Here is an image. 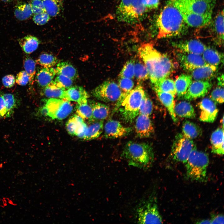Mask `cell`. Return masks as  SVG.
<instances>
[{
    "instance_id": "6da1fadb",
    "label": "cell",
    "mask_w": 224,
    "mask_h": 224,
    "mask_svg": "<svg viewBox=\"0 0 224 224\" xmlns=\"http://www.w3.org/2000/svg\"><path fill=\"white\" fill-rule=\"evenodd\" d=\"M159 39L177 36L186 32L181 0H168L157 20Z\"/></svg>"
},
{
    "instance_id": "7a4b0ae2",
    "label": "cell",
    "mask_w": 224,
    "mask_h": 224,
    "mask_svg": "<svg viewBox=\"0 0 224 224\" xmlns=\"http://www.w3.org/2000/svg\"><path fill=\"white\" fill-rule=\"evenodd\" d=\"M138 53L147 69L152 86L167 78L174 70L175 64L172 60L167 55L157 51L152 44L141 45Z\"/></svg>"
},
{
    "instance_id": "3957f363",
    "label": "cell",
    "mask_w": 224,
    "mask_h": 224,
    "mask_svg": "<svg viewBox=\"0 0 224 224\" xmlns=\"http://www.w3.org/2000/svg\"><path fill=\"white\" fill-rule=\"evenodd\" d=\"M216 0H181L184 21L188 26L202 27L212 19Z\"/></svg>"
},
{
    "instance_id": "277c9868",
    "label": "cell",
    "mask_w": 224,
    "mask_h": 224,
    "mask_svg": "<svg viewBox=\"0 0 224 224\" xmlns=\"http://www.w3.org/2000/svg\"><path fill=\"white\" fill-rule=\"evenodd\" d=\"M122 156L129 166L143 169L151 167L154 159L153 149L150 145L130 141L125 145Z\"/></svg>"
},
{
    "instance_id": "5b68a950",
    "label": "cell",
    "mask_w": 224,
    "mask_h": 224,
    "mask_svg": "<svg viewBox=\"0 0 224 224\" xmlns=\"http://www.w3.org/2000/svg\"><path fill=\"white\" fill-rule=\"evenodd\" d=\"M209 163V159L207 154L198 150L195 147L185 163L187 178L199 182L205 181Z\"/></svg>"
},
{
    "instance_id": "8992f818",
    "label": "cell",
    "mask_w": 224,
    "mask_h": 224,
    "mask_svg": "<svg viewBox=\"0 0 224 224\" xmlns=\"http://www.w3.org/2000/svg\"><path fill=\"white\" fill-rule=\"evenodd\" d=\"M147 11L142 4V0H122L116 14L119 21L134 24L142 20Z\"/></svg>"
},
{
    "instance_id": "52a82bcc",
    "label": "cell",
    "mask_w": 224,
    "mask_h": 224,
    "mask_svg": "<svg viewBox=\"0 0 224 224\" xmlns=\"http://www.w3.org/2000/svg\"><path fill=\"white\" fill-rule=\"evenodd\" d=\"M146 93L143 87L138 85L132 89L125 97L119 107L123 119L127 123H132L139 113L140 106Z\"/></svg>"
},
{
    "instance_id": "ba28073f",
    "label": "cell",
    "mask_w": 224,
    "mask_h": 224,
    "mask_svg": "<svg viewBox=\"0 0 224 224\" xmlns=\"http://www.w3.org/2000/svg\"><path fill=\"white\" fill-rule=\"evenodd\" d=\"M156 197L152 194L139 204L136 210L137 223L140 224H161L162 219L157 203Z\"/></svg>"
},
{
    "instance_id": "9c48e42d",
    "label": "cell",
    "mask_w": 224,
    "mask_h": 224,
    "mask_svg": "<svg viewBox=\"0 0 224 224\" xmlns=\"http://www.w3.org/2000/svg\"><path fill=\"white\" fill-rule=\"evenodd\" d=\"M93 96L103 101L117 102V109L120 107L126 95L121 91L118 85L112 81H106L92 90Z\"/></svg>"
},
{
    "instance_id": "30bf717a",
    "label": "cell",
    "mask_w": 224,
    "mask_h": 224,
    "mask_svg": "<svg viewBox=\"0 0 224 224\" xmlns=\"http://www.w3.org/2000/svg\"><path fill=\"white\" fill-rule=\"evenodd\" d=\"M196 147L193 141L182 133L175 136L170 152L172 159L176 161L185 163L193 149Z\"/></svg>"
},
{
    "instance_id": "8fae6325",
    "label": "cell",
    "mask_w": 224,
    "mask_h": 224,
    "mask_svg": "<svg viewBox=\"0 0 224 224\" xmlns=\"http://www.w3.org/2000/svg\"><path fill=\"white\" fill-rule=\"evenodd\" d=\"M45 105L48 110V116L53 119L62 120L69 116L73 110L70 101L56 98H50L45 101Z\"/></svg>"
},
{
    "instance_id": "7c38bea8",
    "label": "cell",
    "mask_w": 224,
    "mask_h": 224,
    "mask_svg": "<svg viewBox=\"0 0 224 224\" xmlns=\"http://www.w3.org/2000/svg\"><path fill=\"white\" fill-rule=\"evenodd\" d=\"M177 57L181 67L187 71L191 72L207 64L201 55L179 51Z\"/></svg>"
},
{
    "instance_id": "4fadbf2b",
    "label": "cell",
    "mask_w": 224,
    "mask_h": 224,
    "mask_svg": "<svg viewBox=\"0 0 224 224\" xmlns=\"http://www.w3.org/2000/svg\"><path fill=\"white\" fill-rule=\"evenodd\" d=\"M212 86V83L209 81L192 82L183 97L189 101L203 97L211 89Z\"/></svg>"
},
{
    "instance_id": "5bb4252c",
    "label": "cell",
    "mask_w": 224,
    "mask_h": 224,
    "mask_svg": "<svg viewBox=\"0 0 224 224\" xmlns=\"http://www.w3.org/2000/svg\"><path fill=\"white\" fill-rule=\"evenodd\" d=\"M209 25L210 33L213 41L217 44L222 45L224 42V12L222 10L219 12L212 19Z\"/></svg>"
},
{
    "instance_id": "9a60e30c",
    "label": "cell",
    "mask_w": 224,
    "mask_h": 224,
    "mask_svg": "<svg viewBox=\"0 0 224 224\" xmlns=\"http://www.w3.org/2000/svg\"><path fill=\"white\" fill-rule=\"evenodd\" d=\"M200 110L199 119L205 122L212 123L217 116L218 110L215 103L210 98H205L199 103Z\"/></svg>"
},
{
    "instance_id": "2e32d148",
    "label": "cell",
    "mask_w": 224,
    "mask_h": 224,
    "mask_svg": "<svg viewBox=\"0 0 224 224\" xmlns=\"http://www.w3.org/2000/svg\"><path fill=\"white\" fill-rule=\"evenodd\" d=\"M132 130L131 128L124 126L118 121L110 120L104 126V135L107 138H117L127 135Z\"/></svg>"
},
{
    "instance_id": "e0dca14e",
    "label": "cell",
    "mask_w": 224,
    "mask_h": 224,
    "mask_svg": "<svg viewBox=\"0 0 224 224\" xmlns=\"http://www.w3.org/2000/svg\"><path fill=\"white\" fill-rule=\"evenodd\" d=\"M173 45L179 51L201 55L207 47L201 42L194 39L174 42Z\"/></svg>"
},
{
    "instance_id": "ac0fdd59",
    "label": "cell",
    "mask_w": 224,
    "mask_h": 224,
    "mask_svg": "<svg viewBox=\"0 0 224 224\" xmlns=\"http://www.w3.org/2000/svg\"><path fill=\"white\" fill-rule=\"evenodd\" d=\"M136 120L135 129L140 138L149 137L154 132V128L149 116L139 114Z\"/></svg>"
},
{
    "instance_id": "d6986e66",
    "label": "cell",
    "mask_w": 224,
    "mask_h": 224,
    "mask_svg": "<svg viewBox=\"0 0 224 224\" xmlns=\"http://www.w3.org/2000/svg\"><path fill=\"white\" fill-rule=\"evenodd\" d=\"M217 68L206 64L193 70L190 75L195 81H209L216 75Z\"/></svg>"
},
{
    "instance_id": "ffe728a7",
    "label": "cell",
    "mask_w": 224,
    "mask_h": 224,
    "mask_svg": "<svg viewBox=\"0 0 224 224\" xmlns=\"http://www.w3.org/2000/svg\"><path fill=\"white\" fill-rule=\"evenodd\" d=\"M89 97L87 92L82 87L74 86L65 90L63 99L78 103L87 99Z\"/></svg>"
},
{
    "instance_id": "44dd1931",
    "label": "cell",
    "mask_w": 224,
    "mask_h": 224,
    "mask_svg": "<svg viewBox=\"0 0 224 224\" xmlns=\"http://www.w3.org/2000/svg\"><path fill=\"white\" fill-rule=\"evenodd\" d=\"M224 129L219 128L212 133L210 141L212 152L214 153L222 155L224 154Z\"/></svg>"
},
{
    "instance_id": "7402d4cb",
    "label": "cell",
    "mask_w": 224,
    "mask_h": 224,
    "mask_svg": "<svg viewBox=\"0 0 224 224\" xmlns=\"http://www.w3.org/2000/svg\"><path fill=\"white\" fill-rule=\"evenodd\" d=\"M56 74L55 68H43L36 73V81L39 86L44 88L53 81Z\"/></svg>"
},
{
    "instance_id": "603a6c76",
    "label": "cell",
    "mask_w": 224,
    "mask_h": 224,
    "mask_svg": "<svg viewBox=\"0 0 224 224\" xmlns=\"http://www.w3.org/2000/svg\"><path fill=\"white\" fill-rule=\"evenodd\" d=\"M87 127L84 139H93L99 137L103 129V120L94 119L88 121Z\"/></svg>"
},
{
    "instance_id": "cb8c5ba5",
    "label": "cell",
    "mask_w": 224,
    "mask_h": 224,
    "mask_svg": "<svg viewBox=\"0 0 224 224\" xmlns=\"http://www.w3.org/2000/svg\"><path fill=\"white\" fill-rule=\"evenodd\" d=\"M202 57L206 64L217 67L223 61V55L222 53L209 47H206Z\"/></svg>"
},
{
    "instance_id": "d4e9b609",
    "label": "cell",
    "mask_w": 224,
    "mask_h": 224,
    "mask_svg": "<svg viewBox=\"0 0 224 224\" xmlns=\"http://www.w3.org/2000/svg\"><path fill=\"white\" fill-rule=\"evenodd\" d=\"M155 92L160 101L167 109L173 121L176 122L178 119L174 112L175 97L169 93L158 91Z\"/></svg>"
},
{
    "instance_id": "484cf974",
    "label": "cell",
    "mask_w": 224,
    "mask_h": 224,
    "mask_svg": "<svg viewBox=\"0 0 224 224\" xmlns=\"http://www.w3.org/2000/svg\"><path fill=\"white\" fill-rule=\"evenodd\" d=\"M190 75L182 74L178 77L174 82L176 95L178 98L183 97L187 89L192 82Z\"/></svg>"
},
{
    "instance_id": "4316f807",
    "label": "cell",
    "mask_w": 224,
    "mask_h": 224,
    "mask_svg": "<svg viewBox=\"0 0 224 224\" xmlns=\"http://www.w3.org/2000/svg\"><path fill=\"white\" fill-rule=\"evenodd\" d=\"M174 112L176 116L181 118L193 119L196 115L193 106L190 103L185 101L175 105Z\"/></svg>"
},
{
    "instance_id": "83f0119b",
    "label": "cell",
    "mask_w": 224,
    "mask_h": 224,
    "mask_svg": "<svg viewBox=\"0 0 224 224\" xmlns=\"http://www.w3.org/2000/svg\"><path fill=\"white\" fill-rule=\"evenodd\" d=\"M18 41L23 51L27 54H30L35 51L40 43L37 38L30 35L19 39Z\"/></svg>"
},
{
    "instance_id": "f1b7e54d",
    "label": "cell",
    "mask_w": 224,
    "mask_h": 224,
    "mask_svg": "<svg viewBox=\"0 0 224 224\" xmlns=\"http://www.w3.org/2000/svg\"><path fill=\"white\" fill-rule=\"evenodd\" d=\"M56 74L65 76L73 80L78 77V73L76 69L70 63L62 62L58 63L55 68Z\"/></svg>"
},
{
    "instance_id": "f546056e",
    "label": "cell",
    "mask_w": 224,
    "mask_h": 224,
    "mask_svg": "<svg viewBox=\"0 0 224 224\" xmlns=\"http://www.w3.org/2000/svg\"><path fill=\"white\" fill-rule=\"evenodd\" d=\"M89 102L92 109L94 119L101 120L107 118L110 112V109L107 105L93 101H89Z\"/></svg>"
},
{
    "instance_id": "4dcf8cb0",
    "label": "cell",
    "mask_w": 224,
    "mask_h": 224,
    "mask_svg": "<svg viewBox=\"0 0 224 224\" xmlns=\"http://www.w3.org/2000/svg\"><path fill=\"white\" fill-rule=\"evenodd\" d=\"M66 90L58 85L54 81L44 88L43 94L50 98L63 99Z\"/></svg>"
},
{
    "instance_id": "1f68e13d",
    "label": "cell",
    "mask_w": 224,
    "mask_h": 224,
    "mask_svg": "<svg viewBox=\"0 0 224 224\" xmlns=\"http://www.w3.org/2000/svg\"><path fill=\"white\" fill-rule=\"evenodd\" d=\"M182 134L190 139L197 138L202 134V130L197 125L188 120L184 121L182 126Z\"/></svg>"
},
{
    "instance_id": "d6a6232c",
    "label": "cell",
    "mask_w": 224,
    "mask_h": 224,
    "mask_svg": "<svg viewBox=\"0 0 224 224\" xmlns=\"http://www.w3.org/2000/svg\"><path fill=\"white\" fill-rule=\"evenodd\" d=\"M45 12L51 17L58 15L63 8L62 0H42Z\"/></svg>"
},
{
    "instance_id": "836d02e7",
    "label": "cell",
    "mask_w": 224,
    "mask_h": 224,
    "mask_svg": "<svg viewBox=\"0 0 224 224\" xmlns=\"http://www.w3.org/2000/svg\"><path fill=\"white\" fill-rule=\"evenodd\" d=\"M14 14L18 20L23 21L27 19L33 14L30 4L22 2L17 4L15 7Z\"/></svg>"
},
{
    "instance_id": "e575fe53",
    "label": "cell",
    "mask_w": 224,
    "mask_h": 224,
    "mask_svg": "<svg viewBox=\"0 0 224 224\" xmlns=\"http://www.w3.org/2000/svg\"><path fill=\"white\" fill-rule=\"evenodd\" d=\"M153 87L155 91H158L169 93L174 97L176 95L174 81L168 77L161 80L153 86Z\"/></svg>"
},
{
    "instance_id": "d590c367",
    "label": "cell",
    "mask_w": 224,
    "mask_h": 224,
    "mask_svg": "<svg viewBox=\"0 0 224 224\" xmlns=\"http://www.w3.org/2000/svg\"><path fill=\"white\" fill-rule=\"evenodd\" d=\"M76 111L78 115L84 120L88 121L93 119L92 111L91 107L87 102V99L79 103L76 107Z\"/></svg>"
},
{
    "instance_id": "8d00e7d4",
    "label": "cell",
    "mask_w": 224,
    "mask_h": 224,
    "mask_svg": "<svg viewBox=\"0 0 224 224\" xmlns=\"http://www.w3.org/2000/svg\"><path fill=\"white\" fill-rule=\"evenodd\" d=\"M84 122V120L78 114L74 115L69 118L66 123V127L67 132L71 135H75Z\"/></svg>"
},
{
    "instance_id": "74e56055",
    "label": "cell",
    "mask_w": 224,
    "mask_h": 224,
    "mask_svg": "<svg viewBox=\"0 0 224 224\" xmlns=\"http://www.w3.org/2000/svg\"><path fill=\"white\" fill-rule=\"evenodd\" d=\"M36 62L44 68H52L56 64L58 60L51 54L44 53L40 55Z\"/></svg>"
},
{
    "instance_id": "f35d334b",
    "label": "cell",
    "mask_w": 224,
    "mask_h": 224,
    "mask_svg": "<svg viewBox=\"0 0 224 224\" xmlns=\"http://www.w3.org/2000/svg\"><path fill=\"white\" fill-rule=\"evenodd\" d=\"M23 66L25 71L29 77V83L33 85L36 73V64L35 61L30 57L26 56L23 60Z\"/></svg>"
},
{
    "instance_id": "ab89813d",
    "label": "cell",
    "mask_w": 224,
    "mask_h": 224,
    "mask_svg": "<svg viewBox=\"0 0 224 224\" xmlns=\"http://www.w3.org/2000/svg\"><path fill=\"white\" fill-rule=\"evenodd\" d=\"M134 76L139 81H144L149 78L147 69L144 64L138 62L134 65Z\"/></svg>"
},
{
    "instance_id": "60d3db41",
    "label": "cell",
    "mask_w": 224,
    "mask_h": 224,
    "mask_svg": "<svg viewBox=\"0 0 224 224\" xmlns=\"http://www.w3.org/2000/svg\"><path fill=\"white\" fill-rule=\"evenodd\" d=\"M2 96L6 105L7 114L6 117H10L16 106L15 99L14 95L11 93H6Z\"/></svg>"
},
{
    "instance_id": "b9f144b4",
    "label": "cell",
    "mask_w": 224,
    "mask_h": 224,
    "mask_svg": "<svg viewBox=\"0 0 224 224\" xmlns=\"http://www.w3.org/2000/svg\"><path fill=\"white\" fill-rule=\"evenodd\" d=\"M134 62L133 60L127 61L123 67L119 74V78H127L132 79L134 76Z\"/></svg>"
},
{
    "instance_id": "7bdbcfd3",
    "label": "cell",
    "mask_w": 224,
    "mask_h": 224,
    "mask_svg": "<svg viewBox=\"0 0 224 224\" xmlns=\"http://www.w3.org/2000/svg\"><path fill=\"white\" fill-rule=\"evenodd\" d=\"M153 110V105L150 99L146 94L141 102L139 110V114L150 116Z\"/></svg>"
},
{
    "instance_id": "ee69618b",
    "label": "cell",
    "mask_w": 224,
    "mask_h": 224,
    "mask_svg": "<svg viewBox=\"0 0 224 224\" xmlns=\"http://www.w3.org/2000/svg\"><path fill=\"white\" fill-rule=\"evenodd\" d=\"M118 85L122 92L126 96L132 89L134 83L131 79L119 78Z\"/></svg>"
},
{
    "instance_id": "f6af8a7d",
    "label": "cell",
    "mask_w": 224,
    "mask_h": 224,
    "mask_svg": "<svg viewBox=\"0 0 224 224\" xmlns=\"http://www.w3.org/2000/svg\"><path fill=\"white\" fill-rule=\"evenodd\" d=\"M57 75L54 81L58 85L65 90L68 89L72 86L73 80L63 75Z\"/></svg>"
},
{
    "instance_id": "bcb514c9",
    "label": "cell",
    "mask_w": 224,
    "mask_h": 224,
    "mask_svg": "<svg viewBox=\"0 0 224 224\" xmlns=\"http://www.w3.org/2000/svg\"><path fill=\"white\" fill-rule=\"evenodd\" d=\"M223 87L219 86L214 89L210 95V99L215 103L221 104L224 102Z\"/></svg>"
},
{
    "instance_id": "7dc6e473",
    "label": "cell",
    "mask_w": 224,
    "mask_h": 224,
    "mask_svg": "<svg viewBox=\"0 0 224 224\" xmlns=\"http://www.w3.org/2000/svg\"><path fill=\"white\" fill-rule=\"evenodd\" d=\"M50 16L46 12L34 14L33 17V21L36 24L43 25L47 23L49 20Z\"/></svg>"
},
{
    "instance_id": "c3c4849f",
    "label": "cell",
    "mask_w": 224,
    "mask_h": 224,
    "mask_svg": "<svg viewBox=\"0 0 224 224\" xmlns=\"http://www.w3.org/2000/svg\"><path fill=\"white\" fill-rule=\"evenodd\" d=\"M30 4L33 14H37L46 12L42 0H32Z\"/></svg>"
},
{
    "instance_id": "681fc988",
    "label": "cell",
    "mask_w": 224,
    "mask_h": 224,
    "mask_svg": "<svg viewBox=\"0 0 224 224\" xmlns=\"http://www.w3.org/2000/svg\"><path fill=\"white\" fill-rule=\"evenodd\" d=\"M16 82L20 86H25L29 82V77L25 71L19 72L15 78Z\"/></svg>"
},
{
    "instance_id": "f907efd6",
    "label": "cell",
    "mask_w": 224,
    "mask_h": 224,
    "mask_svg": "<svg viewBox=\"0 0 224 224\" xmlns=\"http://www.w3.org/2000/svg\"><path fill=\"white\" fill-rule=\"evenodd\" d=\"M2 82L3 86L7 88L12 87L16 82L14 76L11 74L7 75L2 78Z\"/></svg>"
},
{
    "instance_id": "816d5d0a",
    "label": "cell",
    "mask_w": 224,
    "mask_h": 224,
    "mask_svg": "<svg viewBox=\"0 0 224 224\" xmlns=\"http://www.w3.org/2000/svg\"><path fill=\"white\" fill-rule=\"evenodd\" d=\"M159 2L160 0H142V4L148 10L157 8Z\"/></svg>"
},
{
    "instance_id": "f5cc1de1",
    "label": "cell",
    "mask_w": 224,
    "mask_h": 224,
    "mask_svg": "<svg viewBox=\"0 0 224 224\" xmlns=\"http://www.w3.org/2000/svg\"><path fill=\"white\" fill-rule=\"evenodd\" d=\"M6 103L2 95H0V119L6 117Z\"/></svg>"
},
{
    "instance_id": "db71d44e",
    "label": "cell",
    "mask_w": 224,
    "mask_h": 224,
    "mask_svg": "<svg viewBox=\"0 0 224 224\" xmlns=\"http://www.w3.org/2000/svg\"><path fill=\"white\" fill-rule=\"evenodd\" d=\"M210 221L211 224H224V217L221 214L214 215L212 217Z\"/></svg>"
},
{
    "instance_id": "11a10c76",
    "label": "cell",
    "mask_w": 224,
    "mask_h": 224,
    "mask_svg": "<svg viewBox=\"0 0 224 224\" xmlns=\"http://www.w3.org/2000/svg\"><path fill=\"white\" fill-rule=\"evenodd\" d=\"M39 110L40 114L43 116H48V110L47 108L45 105L42 106V107H41L39 109Z\"/></svg>"
},
{
    "instance_id": "9f6ffc18",
    "label": "cell",
    "mask_w": 224,
    "mask_h": 224,
    "mask_svg": "<svg viewBox=\"0 0 224 224\" xmlns=\"http://www.w3.org/2000/svg\"><path fill=\"white\" fill-rule=\"evenodd\" d=\"M218 84V86L223 87L224 85V76L223 74L219 77L217 78Z\"/></svg>"
},
{
    "instance_id": "6f0895ef",
    "label": "cell",
    "mask_w": 224,
    "mask_h": 224,
    "mask_svg": "<svg viewBox=\"0 0 224 224\" xmlns=\"http://www.w3.org/2000/svg\"><path fill=\"white\" fill-rule=\"evenodd\" d=\"M198 224H211L210 220H203L197 222Z\"/></svg>"
},
{
    "instance_id": "680465c9",
    "label": "cell",
    "mask_w": 224,
    "mask_h": 224,
    "mask_svg": "<svg viewBox=\"0 0 224 224\" xmlns=\"http://www.w3.org/2000/svg\"><path fill=\"white\" fill-rule=\"evenodd\" d=\"M3 2H9L13 1V0H0Z\"/></svg>"
},
{
    "instance_id": "91938a15",
    "label": "cell",
    "mask_w": 224,
    "mask_h": 224,
    "mask_svg": "<svg viewBox=\"0 0 224 224\" xmlns=\"http://www.w3.org/2000/svg\"><path fill=\"white\" fill-rule=\"evenodd\" d=\"M222 124V128H224V117L223 116L221 120Z\"/></svg>"
},
{
    "instance_id": "94428289",
    "label": "cell",
    "mask_w": 224,
    "mask_h": 224,
    "mask_svg": "<svg viewBox=\"0 0 224 224\" xmlns=\"http://www.w3.org/2000/svg\"></svg>"
}]
</instances>
